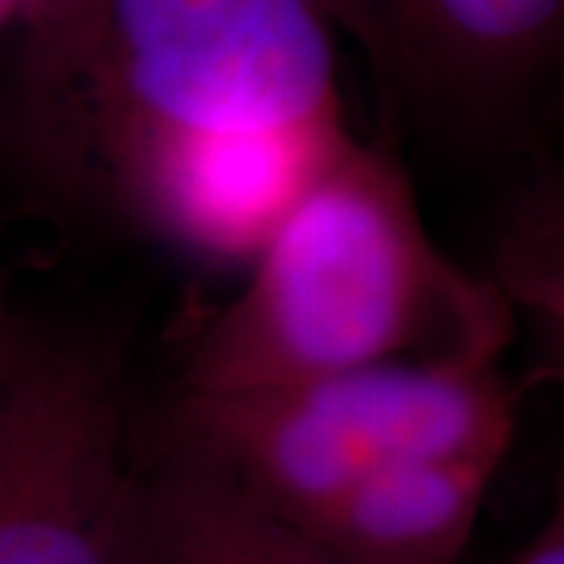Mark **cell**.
I'll use <instances>...</instances> for the list:
<instances>
[{
	"label": "cell",
	"mask_w": 564,
	"mask_h": 564,
	"mask_svg": "<svg viewBox=\"0 0 564 564\" xmlns=\"http://www.w3.org/2000/svg\"><path fill=\"white\" fill-rule=\"evenodd\" d=\"M489 280L514 307L533 343V380L564 392V276L511 258H492Z\"/></svg>",
	"instance_id": "ba28073f"
},
{
	"label": "cell",
	"mask_w": 564,
	"mask_h": 564,
	"mask_svg": "<svg viewBox=\"0 0 564 564\" xmlns=\"http://www.w3.org/2000/svg\"><path fill=\"white\" fill-rule=\"evenodd\" d=\"M63 3H69V0H17V29L57 13Z\"/></svg>",
	"instance_id": "4fadbf2b"
},
{
	"label": "cell",
	"mask_w": 564,
	"mask_h": 564,
	"mask_svg": "<svg viewBox=\"0 0 564 564\" xmlns=\"http://www.w3.org/2000/svg\"><path fill=\"white\" fill-rule=\"evenodd\" d=\"M129 564H339L210 464L154 436L139 448Z\"/></svg>",
	"instance_id": "8992f818"
},
{
	"label": "cell",
	"mask_w": 564,
	"mask_h": 564,
	"mask_svg": "<svg viewBox=\"0 0 564 564\" xmlns=\"http://www.w3.org/2000/svg\"><path fill=\"white\" fill-rule=\"evenodd\" d=\"M492 258L533 263L564 276V176L552 166L508 204Z\"/></svg>",
	"instance_id": "9c48e42d"
},
{
	"label": "cell",
	"mask_w": 564,
	"mask_h": 564,
	"mask_svg": "<svg viewBox=\"0 0 564 564\" xmlns=\"http://www.w3.org/2000/svg\"><path fill=\"white\" fill-rule=\"evenodd\" d=\"M135 464L117 348L25 326L0 370V564H129Z\"/></svg>",
	"instance_id": "277c9868"
},
{
	"label": "cell",
	"mask_w": 564,
	"mask_h": 564,
	"mask_svg": "<svg viewBox=\"0 0 564 564\" xmlns=\"http://www.w3.org/2000/svg\"><path fill=\"white\" fill-rule=\"evenodd\" d=\"M7 25H17V0H0V32Z\"/></svg>",
	"instance_id": "5bb4252c"
},
{
	"label": "cell",
	"mask_w": 564,
	"mask_h": 564,
	"mask_svg": "<svg viewBox=\"0 0 564 564\" xmlns=\"http://www.w3.org/2000/svg\"><path fill=\"white\" fill-rule=\"evenodd\" d=\"M514 564H564V462L552 484V505L543 527L514 558Z\"/></svg>",
	"instance_id": "30bf717a"
},
{
	"label": "cell",
	"mask_w": 564,
	"mask_h": 564,
	"mask_svg": "<svg viewBox=\"0 0 564 564\" xmlns=\"http://www.w3.org/2000/svg\"><path fill=\"white\" fill-rule=\"evenodd\" d=\"M518 408L502 361H392L261 389H176L158 440L302 533L386 467L505 458Z\"/></svg>",
	"instance_id": "3957f363"
},
{
	"label": "cell",
	"mask_w": 564,
	"mask_h": 564,
	"mask_svg": "<svg viewBox=\"0 0 564 564\" xmlns=\"http://www.w3.org/2000/svg\"><path fill=\"white\" fill-rule=\"evenodd\" d=\"M502 458H423L373 474L302 530L339 564H458Z\"/></svg>",
	"instance_id": "52a82bcc"
},
{
	"label": "cell",
	"mask_w": 564,
	"mask_h": 564,
	"mask_svg": "<svg viewBox=\"0 0 564 564\" xmlns=\"http://www.w3.org/2000/svg\"><path fill=\"white\" fill-rule=\"evenodd\" d=\"M321 0H69L20 25L0 163L51 214H110L232 141L343 139Z\"/></svg>",
	"instance_id": "6da1fadb"
},
{
	"label": "cell",
	"mask_w": 564,
	"mask_h": 564,
	"mask_svg": "<svg viewBox=\"0 0 564 564\" xmlns=\"http://www.w3.org/2000/svg\"><path fill=\"white\" fill-rule=\"evenodd\" d=\"M536 144H543L549 151V166L564 176V76L555 85L552 98L545 104L543 120H540V132H536Z\"/></svg>",
	"instance_id": "8fae6325"
},
{
	"label": "cell",
	"mask_w": 564,
	"mask_h": 564,
	"mask_svg": "<svg viewBox=\"0 0 564 564\" xmlns=\"http://www.w3.org/2000/svg\"><path fill=\"white\" fill-rule=\"evenodd\" d=\"M22 329H25V326H22L20 317L13 314V307L7 302V292H3V280H0V370H3V364L10 361L13 348L20 343Z\"/></svg>",
	"instance_id": "7c38bea8"
},
{
	"label": "cell",
	"mask_w": 564,
	"mask_h": 564,
	"mask_svg": "<svg viewBox=\"0 0 564 564\" xmlns=\"http://www.w3.org/2000/svg\"><path fill=\"white\" fill-rule=\"evenodd\" d=\"M395 122L458 154L536 144L564 76V0H321Z\"/></svg>",
	"instance_id": "5b68a950"
},
{
	"label": "cell",
	"mask_w": 564,
	"mask_h": 564,
	"mask_svg": "<svg viewBox=\"0 0 564 564\" xmlns=\"http://www.w3.org/2000/svg\"><path fill=\"white\" fill-rule=\"evenodd\" d=\"M518 317L430 239L395 141L351 139L192 336L180 386L232 392L392 361H502Z\"/></svg>",
	"instance_id": "7a4b0ae2"
}]
</instances>
